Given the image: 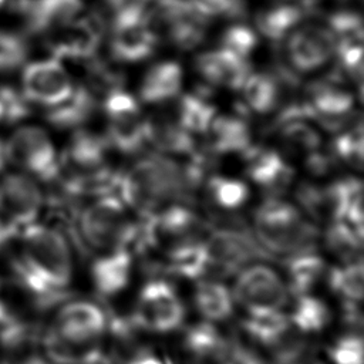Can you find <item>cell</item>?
<instances>
[{
  "label": "cell",
  "instance_id": "6da1fadb",
  "mask_svg": "<svg viewBox=\"0 0 364 364\" xmlns=\"http://www.w3.org/2000/svg\"><path fill=\"white\" fill-rule=\"evenodd\" d=\"M203 165L199 155L179 164L168 155L151 154L117 175L115 189L127 208L146 218L189 198L202 182Z\"/></svg>",
  "mask_w": 364,
  "mask_h": 364
},
{
  "label": "cell",
  "instance_id": "7a4b0ae2",
  "mask_svg": "<svg viewBox=\"0 0 364 364\" xmlns=\"http://www.w3.org/2000/svg\"><path fill=\"white\" fill-rule=\"evenodd\" d=\"M10 273L43 306L60 301L73 282V256L65 236L36 222L17 236Z\"/></svg>",
  "mask_w": 364,
  "mask_h": 364
},
{
  "label": "cell",
  "instance_id": "3957f363",
  "mask_svg": "<svg viewBox=\"0 0 364 364\" xmlns=\"http://www.w3.org/2000/svg\"><path fill=\"white\" fill-rule=\"evenodd\" d=\"M253 230L266 253L283 259L314 252L318 237L316 226L296 206L277 198L267 199L256 209Z\"/></svg>",
  "mask_w": 364,
  "mask_h": 364
},
{
  "label": "cell",
  "instance_id": "277c9868",
  "mask_svg": "<svg viewBox=\"0 0 364 364\" xmlns=\"http://www.w3.org/2000/svg\"><path fill=\"white\" fill-rule=\"evenodd\" d=\"M144 219L135 242L142 249L162 253L165 263L199 246L209 230L198 213L181 203L166 206Z\"/></svg>",
  "mask_w": 364,
  "mask_h": 364
},
{
  "label": "cell",
  "instance_id": "5b68a950",
  "mask_svg": "<svg viewBox=\"0 0 364 364\" xmlns=\"http://www.w3.org/2000/svg\"><path fill=\"white\" fill-rule=\"evenodd\" d=\"M77 230L84 246L100 255L129 247L138 235L128 208L111 193L95 196L80 209Z\"/></svg>",
  "mask_w": 364,
  "mask_h": 364
},
{
  "label": "cell",
  "instance_id": "8992f818",
  "mask_svg": "<svg viewBox=\"0 0 364 364\" xmlns=\"http://www.w3.org/2000/svg\"><path fill=\"white\" fill-rule=\"evenodd\" d=\"M286 75H310L323 70L334 57L337 38L324 21H301L282 43Z\"/></svg>",
  "mask_w": 364,
  "mask_h": 364
},
{
  "label": "cell",
  "instance_id": "52a82bcc",
  "mask_svg": "<svg viewBox=\"0 0 364 364\" xmlns=\"http://www.w3.org/2000/svg\"><path fill=\"white\" fill-rule=\"evenodd\" d=\"M7 165L38 182H51L58 172V154L47 131L20 124L4 139Z\"/></svg>",
  "mask_w": 364,
  "mask_h": 364
},
{
  "label": "cell",
  "instance_id": "ba28073f",
  "mask_svg": "<svg viewBox=\"0 0 364 364\" xmlns=\"http://www.w3.org/2000/svg\"><path fill=\"white\" fill-rule=\"evenodd\" d=\"M107 24L109 51L117 61L139 63L154 53L158 37L146 18V7L142 0H135L121 9Z\"/></svg>",
  "mask_w": 364,
  "mask_h": 364
},
{
  "label": "cell",
  "instance_id": "9c48e42d",
  "mask_svg": "<svg viewBox=\"0 0 364 364\" xmlns=\"http://www.w3.org/2000/svg\"><path fill=\"white\" fill-rule=\"evenodd\" d=\"M146 18L158 38L164 37L181 50L196 48L205 38L208 18L189 0H155Z\"/></svg>",
  "mask_w": 364,
  "mask_h": 364
},
{
  "label": "cell",
  "instance_id": "30bf717a",
  "mask_svg": "<svg viewBox=\"0 0 364 364\" xmlns=\"http://www.w3.org/2000/svg\"><path fill=\"white\" fill-rule=\"evenodd\" d=\"M232 296L247 314H272L282 313L289 300V289L274 269L255 263L239 270Z\"/></svg>",
  "mask_w": 364,
  "mask_h": 364
},
{
  "label": "cell",
  "instance_id": "8fae6325",
  "mask_svg": "<svg viewBox=\"0 0 364 364\" xmlns=\"http://www.w3.org/2000/svg\"><path fill=\"white\" fill-rule=\"evenodd\" d=\"M202 250L209 273L229 274L247 266V263L267 255L256 239L237 225L219 226L208 230Z\"/></svg>",
  "mask_w": 364,
  "mask_h": 364
},
{
  "label": "cell",
  "instance_id": "7c38bea8",
  "mask_svg": "<svg viewBox=\"0 0 364 364\" xmlns=\"http://www.w3.org/2000/svg\"><path fill=\"white\" fill-rule=\"evenodd\" d=\"M107 141L122 154H135L146 144L145 117L134 95L115 88L104 97Z\"/></svg>",
  "mask_w": 364,
  "mask_h": 364
},
{
  "label": "cell",
  "instance_id": "4fadbf2b",
  "mask_svg": "<svg viewBox=\"0 0 364 364\" xmlns=\"http://www.w3.org/2000/svg\"><path fill=\"white\" fill-rule=\"evenodd\" d=\"M20 71L18 90L30 105L54 108L68 100L75 87L61 60L53 55L27 61Z\"/></svg>",
  "mask_w": 364,
  "mask_h": 364
},
{
  "label": "cell",
  "instance_id": "5bb4252c",
  "mask_svg": "<svg viewBox=\"0 0 364 364\" xmlns=\"http://www.w3.org/2000/svg\"><path fill=\"white\" fill-rule=\"evenodd\" d=\"M185 317V309L175 287L162 279H154L141 289L132 313L136 328L168 333L178 328Z\"/></svg>",
  "mask_w": 364,
  "mask_h": 364
},
{
  "label": "cell",
  "instance_id": "9a60e30c",
  "mask_svg": "<svg viewBox=\"0 0 364 364\" xmlns=\"http://www.w3.org/2000/svg\"><path fill=\"white\" fill-rule=\"evenodd\" d=\"M44 199L34 178L14 169L0 173V218L18 233L38 222Z\"/></svg>",
  "mask_w": 364,
  "mask_h": 364
},
{
  "label": "cell",
  "instance_id": "2e32d148",
  "mask_svg": "<svg viewBox=\"0 0 364 364\" xmlns=\"http://www.w3.org/2000/svg\"><path fill=\"white\" fill-rule=\"evenodd\" d=\"M301 115L326 131L341 132L353 125L354 97L333 82H318L311 87L307 100L299 105Z\"/></svg>",
  "mask_w": 364,
  "mask_h": 364
},
{
  "label": "cell",
  "instance_id": "e0dca14e",
  "mask_svg": "<svg viewBox=\"0 0 364 364\" xmlns=\"http://www.w3.org/2000/svg\"><path fill=\"white\" fill-rule=\"evenodd\" d=\"M104 310L88 300H70L61 304L43 328L57 336L80 343L97 341L107 328Z\"/></svg>",
  "mask_w": 364,
  "mask_h": 364
},
{
  "label": "cell",
  "instance_id": "ac0fdd59",
  "mask_svg": "<svg viewBox=\"0 0 364 364\" xmlns=\"http://www.w3.org/2000/svg\"><path fill=\"white\" fill-rule=\"evenodd\" d=\"M102 27L104 24L95 14H82L44 40H47L53 57L58 60L68 58L88 63L98 51Z\"/></svg>",
  "mask_w": 364,
  "mask_h": 364
},
{
  "label": "cell",
  "instance_id": "d6986e66",
  "mask_svg": "<svg viewBox=\"0 0 364 364\" xmlns=\"http://www.w3.org/2000/svg\"><path fill=\"white\" fill-rule=\"evenodd\" d=\"M87 0H18L28 34L48 37L82 16Z\"/></svg>",
  "mask_w": 364,
  "mask_h": 364
},
{
  "label": "cell",
  "instance_id": "ffe728a7",
  "mask_svg": "<svg viewBox=\"0 0 364 364\" xmlns=\"http://www.w3.org/2000/svg\"><path fill=\"white\" fill-rule=\"evenodd\" d=\"M195 65L208 84L228 90H240L250 74L247 60L223 47L200 53Z\"/></svg>",
  "mask_w": 364,
  "mask_h": 364
},
{
  "label": "cell",
  "instance_id": "44dd1931",
  "mask_svg": "<svg viewBox=\"0 0 364 364\" xmlns=\"http://www.w3.org/2000/svg\"><path fill=\"white\" fill-rule=\"evenodd\" d=\"M246 173L260 188L272 195L284 192L293 182V168L282 154L269 148H249L245 152Z\"/></svg>",
  "mask_w": 364,
  "mask_h": 364
},
{
  "label": "cell",
  "instance_id": "7402d4cb",
  "mask_svg": "<svg viewBox=\"0 0 364 364\" xmlns=\"http://www.w3.org/2000/svg\"><path fill=\"white\" fill-rule=\"evenodd\" d=\"M145 138L164 155H192L195 139L175 118L164 112L145 117Z\"/></svg>",
  "mask_w": 364,
  "mask_h": 364
},
{
  "label": "cell",
  "instance_id": "603a6c76",
  "mask_svg": "<svg viewBox=\"0 0 364 364\" xmlns=\"http://www.w3.org/2000/svg\"><path fill=\"white\" fill-rule=\"evenodd\" d=\"M132 255L129 247L101 253L91 266V279L95 290L104 297L121 293L129 283Z\"/></svg>",
  "mask_w": 364,
  "mask_h": 364
},
{
  "label": "cell",
  "instance_id": "cb8c5ba5",
  "mask_svg": "<svg viewBox=\"0 0 364 364\" xmlns=\"http://www.w3.org/2000/svg\"><path fill=\"white\" fill-rule=\"evenodd\" d=\"M277 136L287 152L310 155L321 148L320 131L301 115L299 105L289 108L277 121Z\"/></svg>",
  "mask_w": 364,
  "mask_h": 364
},
{
  "label": "cell",
  "instance_id": "d4e9b609",
  "mask_svg": "<svg viewBox=\"0 0 364 364\" xmlns=\"http://www.w3.org/2000/svg\"><path fill=\"white\" fill-rule=\"evenodd\" d=\"M206 134L216 155L245 154L252 146L250 127L239 115H216Z\"/></svg>",
  "mask_w": 364,
  "mask_h": 364
},
{
  "label": "cell",
  "instance_id": "484cf974",
  "mask_svg": "<svg viewBox=\"0 0 364 364\" xmlns=\"http://www.w3.org/2000/svg\"><path fill=\"white\" fill-rule=\"evenodd\" d=\"M183 73L176 61H161L144 75L139 98L146 104H164L179 95Z\"/></svg>",
  "mask_w": 364,
  "mask_h": 364
},
{
  "label": "cell",
  "instance_id": "4316f807",
  "mask_svg": "<svg viewBox=\"0 0 364 364\" xmlns=\"http://www.w3.org/2000/svg\"><path fill=\"white\" fill-rule=\"evenodd\" d=\"M331 220H343L363 233V185L353 176L327 186Z\"/></svg>",
  "mask_w": 364,
  "mask_h": 364
},
{
  "label": "cell",
  "instance_id": "83f0119b",
  "mask_svg": "<svg viewBox=\"0 0 364 364\" xmlns=\"http://www.w3.org/2000/svg\"><path fill=\"white\" fill-rule=\"evenodd\" d=\"M97 108V94L85 84L75 85L63 104L47 109V121L60 129H77L84 125Z\"/></svg>",
  "mask_w": 364,
  "mask_h": 364
},
{
  "label": "cell",
  "instance_id": "f1b7e54d",
  "mask_svg": "<svg viewBox=\"0 0 364 364\" xmlns=\"http://www.w3.org/2000/svg\"><path fill=\"white\" fill-rule=\"evenodd\" d=\"M306 9L296 3H277L256 16V26L263 37L280 44L306 20Z\"/></svg>",
  "mask_w": 364,
  "mask_h": 364
},
{
  "label": "cell",
  "instance_id": "f546056e",
  "mask_svg": "<svg viewBox=\"0 0 364 364\" xmlns=\"http://www.w3.org/2000/svg\"><path fill=\"white\" fill-rule=\"evenodd\" d=\"M240 90L247 109L260 115L276 109L282 95L280 81L269 73H250Z\"/></svg>",
  "mask_w": 364,
  "mask_h": 364
},
{
  "label": "cell",
  "instance_id": "4dcf8cb0",
  "mask_svg": "<svg viewBox=\"0 0 364 364\" xmlns=\"http://www.w3.org/2000/svg\"><path fill=\"white\" fill-rule=\"evenodd\" d=\"M193 301L198 311L208 321L226 320L232 314L235 304L230 290L213 279H203L198 283Z\"/></svg>",
  "mask_w": 364,
  "mask_h": 364
},
{
  "label": "cell",
  "instance_id": "1f68e13d",
  "mask_svg": "<svg viewBox=\"0 0 364 364\" xmlns=\"http://www.w3.org/2000/svg\"><path fill=\"white\" fill-rule=\"evenodd\" d=\"M183 346L193 360L206 363L220 361L229 344L210 323H199L186 331Z\"/></svg>",
  "mask_w": 364,
  "mask_h": 364
},
{
  "label": "cell",
  "instance_id": "d6a6232c",
  "mask_svg": "<svg viewBox=\"0 0 364 364\" xmlns=\"http://www.w3.org/2000/svg\"><path fill=\"white\" fill-rule=\"evenodd\" d=\"M216 115L215 105L205 95L183 94L178 98L175 118L192 135L206 134Z\"/></svg>",
  "mask_w": 364,
  "mask_h": 364
},
{
  "label": "cell",
  "instance_id": "836d02e7",
  "mask_svg": "<svg viewBox=\"0 0 364 364\" xmlns=\"http://www.w3.org/2000/svg\"><path fill=\"white\" fill-rule=\"evenodd\" d=\"M324 262L316 252H306L286 259L289 276V291L296 296L307 294L320 280L324 272Z\"/></svg>",
  "mask_w": 364,
  "mask_h": 364
},
{
  "label": "cell",
  "instance_id": "e575fe53",
  "mask_svg": "<svg viewBox=\"0 0 364 364\" xmlns=\"http://www.w3.org/2000/svg\"><path fill=\"white\" fill-rule=\"evenodd\" d=\"M328 320L330 311L323 300L310 293L296 296L289 321L299 333H318L327 326Z\"/></svg>",
  "mask_w": 364,
  "mask_h": 364
},
{
  "label": "cell",
  "instance_id": "d590c367",
  "mask_svg": "<svg viewBox=\"0 0 364 364\" xmlns=\"http://www.w3.org/2000/svg\"><path fill=\"white\" fill-rule=\"evenodd\" d=\"M206 192L213 206L222 212H235L249 199V188L245 182L223 175L210 176L206 181Z\"/></svg>",
  "mask_w": 364,
  "mask_h": 364
},
{
  "label": "cell",
  "instance_id": "8d00e7d4",
  "mask_svg": "<svg viewBox=\"0 0 364 364\" xmlns=\"http://www.w3.org/2000/svg\"><path fill=\"white\" fill-rule=\"evenodd\" d=\"M363 233L343 220H331L326 230L324 242L327 249L337 256L341 263L357 262L360 259Z\"/></svg>",
  "mask_w": 364,
  "mask_h": 364
},
{
  "label": "cell",
  "instance_id": "74e56055",
  "mask_svg": "<svg viewBox=\"0 0 364 364\" xmlns=\"http://www.w3.org/2000/svg\"><path fill=\"white\" fill-rule=\"evenodd\" d=\"M330 289L343 301H361L363 299V263L361 260L343 263L328 273Z\"/></svg>",
  "mask_w": 364,
  "mask_h": 364
},
{
  "label": "cell",
  "instance_id": "f35d334b",
  "mask_svg": "<svg viewBox=\"0 0 364 364\" xmlns=\"http://www.w3.org/2000/svg\"><path fill=\"white\" fill-rule=\"evenodd\" d=\"M27 38L17 31L0 27V74L18 71L28 61Z\"/></svg>",
  "mask_w": 364,
  "mask_h": 364
},
{
  "label": "cell",
  "instance_id": "ab89813d",
  "mask_svg": "<svg viewBox=\"0 0 364 364\" xmlns=\"http://www.w3.org/2000/svg\"><path fill=\"white\" fill-rule=\"evenodd\" d=\"M333 156L336 161L354 168H360L363 164V131L361 122L350 125L348 128L338 132L333 142Z\"/></svg>",
  "mask_w": 364,
  "mask_h": 364
},
{
  "label": "cell",
  "instance_id": "60d3db41",
  "mask_svg": "<svg viewBox=\"0 0 364 364\" xmlns=\"http://www.w3.org/2000/svg\"><path fill=\"white\" fill-rule=\"evenodd\" d=\"M297 202L311 218H331L327 186H318L310 182L300 183L297 186Z\"/></svg>",
  "mask_w": 364,
  "mask_h": 364
},
{
  "label": "cell",
  "instance_id": "b9f144b4",
  "mask_svg": "<svg viewBox=\"0 0 364 364\" xmlns=\"http://www.w3.org/2000/svg\"><path fill=\"white\" fill-rule=\"evenodd\" d=\"M256 46L257 34L250 27L239 23L228 27L220 38V47L246 60L255 51Z\"/></svg>",
  "mask_w": 364,
  "mask_h": 364
},
{
  "label": "cell",
  "instance_id": "7bdbcfd3",
  "mask_svg": "<svg viewBox=\"0 0 364 364\" xmlns=\"http://www.w3.org/2000/svg\"><path fill=\"white\" fill-rule=\"evenodd\" d=\"M195 9L210 18H229L237 20L246 14L245 0H189Z\"/></svg>",
  "mask_w": 364,
  "mask_h": 364
},
{
  "label": "cell",
  "instance_id": "ee69618b",
  "mask_svg": "<svg viewBox=\"0 0 364 364\" xmlns=\"http://www.w3.org/2000/svg\"><path fill=\"white\" fill-rule=\"evenodd\" d=\"M0 107L3 114V124H17L28 117L31 105L18 88L1 85Z\"/></svg>",
  "mask_w": 364,
  "mask_h": 364
},
{
  "label": "cell",
  "instance_id": "f6af8a7d",
  "mask_svg": "<svg viewBox=\"0 0 364 364\" xmlns=\"http://www.w3.org/2000/svg\"><path fill=\"white\" fill-rule=\"evenodd\" d=\"M330 364H363V338L360 334L340 337L328 351Z\"/></svg>",
  "mask_w": 364,
  "mask_h": 364
},
{
  "label": "cell",
  "instance_id": "bcb514c9",
  "mask_svg": "<svg viewBox=\"0 0 364 364\" xmlns=\"http://www.w3.org/2000/svg\"><path fill=\"white\" fill-rule=\"evenodd\" d=\"M336 57L338 60L341 74H346L360 87L363 75V47L361 43H337Z\"/></svg>",
  "mask_w": 364,
  "mask_h": 364
},
{
  "label": "cell",
  "instance_id": "7dc6e473",
  "mask_svg": "<svg viewBox=\"0 0 364 364\" xmlns=\"http://www.w3.org/2000/svg\"><path fill=\"white\" fill-rule=\"evenodd\" d=\"M119 364H164V361L145 348H131L117 360Z\"/></svg>",
  "mask_w": 364,
  "mask_h": 364
},
{
  "label": "cell",
  "instance_id": "c3c4849f",
  "mask_svg": "<svg viewBox=\"0 0 364 364\" xmlns=\"http://www.w3.org/2000/svg\"><path fill=\"white\" fill-rule=\"evenodd\" d=\"M17 364H53L46 357L40 354H27L21 360L17 361Z\"/></svg>",
  "mask_w": 364,
  "mask_h": 364
},
{
  "label": "cell",
  "instance_id": "681fc988",
  "mask_svg": "<svg viewBox=\"0 0 364 364\" xmlns=\"http://www.w3.org/2000/svg\"><path fill=\"white\" fill-rule=\"evenodd\" d=\"M6 165H7V161H6V154H4V139L0 138V173L3 171H6Z\"/></svg>",
  "mask_w": 364,
  "mask_h": 364
},
{
  "label": "cell",
  "instance_id": "f907efd6",
  "mask_svg": "<svg viewBox=\"0 0 364 364\" xmlns=\"http://www.w3.org/2000/svg\"><path fill=\"white\" fill-rule=\"evenodd\" d=\"M0 124H3V114H1V107H0Z\"/></svg>",
  "mask_w": 364,
  "mask_h": 364
},
{
  "label": "cell",
  "instance_id": "816d5d0a",
  "mask_svg": "<svg viewBox=\"0 0 364 364\" xmlns=\"http://www.w3.org/2000/svg\"><path fill=\"white\" fill-rule=\"evenodd\" d=\"M6 4V0H0V7H3Z\"/></svg>",
  "mask_w": 364,
  "mask_h": 364
},
{
  "label": "cell",
  "instance_id": "f5cc1de1",
  "mask_svg": "<svg viewBox=\"0 0 364 364\" xmlns=\"http://www.w3.org/2000/svg\"><path fill=\"white\" fill-rule=\"evenodd\" d=\"M142 1H144V3H146V1H151V0H142ZM154 1H155V0H154Z\"/></svg>",
  "mask_w": 364,
  "mask_h": 364
}]
</instances>
